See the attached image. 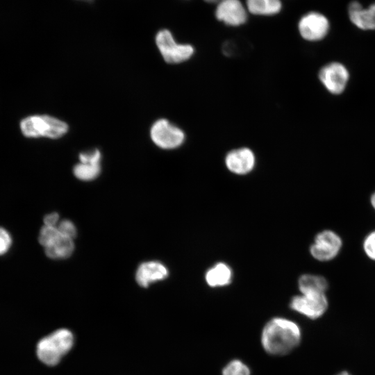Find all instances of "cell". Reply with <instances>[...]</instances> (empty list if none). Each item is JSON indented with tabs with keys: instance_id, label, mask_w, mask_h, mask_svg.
<instances>
[{
	"instance_id": "1",
	"label": "cell",
	"mask_w": 375,
	"mask_h": 375,
	"mask_svg": "<svg viewBox=\"0 0 375 375\" xmlns=\"http://www.w3.org/2000/svg\"><path fill=\"white\" fill-rule=\"evenodd\" d=\"M301 338V332L297 324L285 318L275 317L265 324L261 342L267 353L281 356L297 347Z\"/></svg>"
},
{
	"instance_id": "2",
	"label": "cell",
	"mask_w": 375,
	"mask_h": 375,
	"mask_svg": "<svg viewBox=\"0 0 375 375\" xmlns=\"http://www.w3.org/2000/svg\"><path fill=\"white\" fill-rule=\"evenodd\" d=\"M73 344L74 336L70 331L65 328L56 330L38 342V358L45 365L54 366L69 351Z\"/></svg>"
},
{
	"instance_id": "3",
	"label": "cell",
	"mask_w": 375,
	"mask_h": 375,
	"mask_svg": "<svg viewBox=\"0 0 375 375\" xmlns=\"http://www.w3.org/2000/svg\"><path fill=\"white\" fill-rule=\"evenodd\" d=\"M68 128L65 122L45 115L28 116L20 122L21 131L27 138L46 137L57 139L64 135Z\"/></svg>"
},
{
	"instance_id": "4",
	"label": "cell",
	"mask_w": 375,
	"mask_h": 375,
	"mask_svg": "<svg viewBox=\"0 0 375 375\" xmlns=\"http://www.w3.org/2000/svg\"><path fill=\"white\" fill-rule=\"evenodd\" d=\"M156 43L165 61L170 64H177L189 60L194 53L191 44H178L171 32L162 29L156 36Z\"/></svg>"
},
{
	"instance_id": "5",
	"label": "cell",
	"mask_w": 375,
	"mask_h": 375,
	"mask_svg": "<svg viewBox=\"0 0 375 375\" xmlns=\"http://www.w3.org/2000/svg\"><path fill=\"white\" fill-rule=\"evenodd\" d=\"M150 135L153 142L164 149L179 147L185 139L184 132L166 119H160L154 122Z\"/></svg>"
},
{
	"instance_id": "6",
	"label": "cell",
	"mask_w": 375,
	"mask_h": 375,
	"mask_svg": "<svg viewBox=\"0 0 375 375\" xmlns=\"http://www.w3.org/2000/svg\"><path fill=\"white\" fill-rule=\"evenodd\" d=\"M290 306L293 310L315 319L325 313L328 301L325 294H301L291 299Z\"/></svg>"
},
{
	"instance_id": "7",
	"label": "cell",
	"mask_w": 375,
	"mask_h": 375,
	"mask_svg": "<svg viewBox=\"0 0 375 375\" xmlns=\"http://www.w3.org/2000/svg\"><path fill=\"white\" fill-rule=\"evenodd\" d=\"M342 240L335 232L325 230L319 233L310 247L312 256L319 261L334 258L342 247Z\"/></svg>"
},
{
	"instance_id": "8",
	"label": "cell",
	"mask_w": 375,
	"mask_h": 375,
	"mask_svg": "<svg viewBox=\"0 0 375 375\" xmlns=\"http://www.w3.org/2000/svg\"><path fill=\"white\" fill-rule=\"evenodd\" d=\"M298 28L303 39L308 41H317L326 35L329 30V22L324 15L317 12H310L301 18Z\"/></svg>"
},
{
	"instance_id": "9",
	"label": "cell",
	"mask_w": 375,
	"mask_h": 375,
	"mask_svg": "<svg viewBox=\"0 0 375 375\" xmlns=\"http://www.w3.org/2000/svg\"><path fill=\"white\" fill-rule=\"evenodd\" d=\"M319 77L325 88L331 93L340 94L344 90L349 74L340 63L333 62L324 66L319 72Z\"/></svg>"
},
{
	"instance_id": "10",
	"label": "cell",
	"mask_w": 375,
	"mask_h": 375,
	"mask_svg": "<svg viewBox=\"0 0 375 375\" xmlns=\"http://www.w3.org/2000/svg\"><path fill=\"white\" fill-rule=\"evenodd\" d=\"M225 165L233 174L245 175L253 169L256 157L251 149L241 147L231 150L226 155Z\"/></svg>"
},
{
	"instance_id": "11",
	"label": "cell",
	"mask_w": 375,
	"mask_h": 375,
	"mask_svg": "<svg viewBox=\"0 0 375 375\" xmlns=\"http://www.w3.org/2000/svg\"><path fill=\"white\" fill-rule=\"evenodd\" d=\"M215 16L218 20L233 26L244 24L247 19V10L240 0H222L217 3Z\"/></svg>"
},
{
	"instance_id": "12",
	"label": "cell",
	"mask_w": 375,
	"mask_h": 375,
	"mask_svg": "<svg viewBox=\"0 0 375 375\" xmlns=\"http://www.w3.org/2000/svg\"><path fill=\"white\" fill-rule=\"evenodd\" d=\"M348 13L351 22L362 30H375V3L364 8L358 1L350 3Z\"/></svg>"
},
{
	"instance_id": "13",
	"label": "cell",
	"mask_w": 375,
	"mask_h": 375,
	"mask_svg": "<svg viewBox=\"0 0 375 375\" xmlns=\"http://www.w3.org/2000/svg\"><path fill=\"white\" fill-rule=\"evenodd\" d=\"M167 267L156 261L142 263L136 272V281L142 287H148L151 283L163 280L168 276Z\"/></svg>"
},
{
	"instance_id": "14",
	"label": "cell",
	"mask_w": 375,
	"mask_h": 375,
	"mask_svg": "<svg viewBox=\"0 0 375 375\" xmlns=\"http://www.w3.org/2000/svg\"><path fill=\"white\" fill-rule=\"evenodd\" d=\"M232 276L231 267L224 262H218L207 270L205 280L210 287H223L231 283Z\"/></svg>"
},
{
	"instance_id": "15",
	"label": "cell",
	"mask_w": 375,
	"mask_h": 375,
	"mask_svg": "<svg viewBox=\"0 0 375 375\" xmlns=\"http://www.w3.org/2000/svg\"><path fill=\"white\" fill-rule=\"evenodd\" d=\"M74 249L73 239L61 234L49 245L44 247L46 255L53 259L67 258L71 256Z\"/></svg>"
},
{
	"instance_id": "16",
	"label": "cell",
	"mask_w": 375,
	"mask_h": 375,
	"mask_svg": "<svg viewBox=\"0 0 375 375\" xmlns=\"http://www.w3.org/2000/svg\"><path fill=\"white\" fill-rule=\"evenodd\" d=\"M298 286L301 294H325L328 283L323 276L303 274L299 278Z\"/></svg>"
},
{
	"instance_id": "17",
	"label": "cell",
	"mask_w": 375,
	"mask_h": 375,
	"mask_svg": "<svg viewBox=\"0 0 375 375\" xmlns=\"http://www.w3.org/2000/svg\"><path fill=\"white\" fill-rule=\"evenodd\" d=\"M248 10L254 15H272L280 12L281 0H247Z\"/></svg>"
},
{
	"instance_id": "18",
	"label": "cell",
	"mask_w": 375,
	"mask_h": 375,
	"mask_svg": "<svg viewBox=\"0 0 375 375\" xmlns=\"http://www.w3.org/2000/svg\"><path fill=\"white\" fill-rule=\"evenodd\" d=\"M100 165L80 162L75 165L74 174L80 180L91 181L97 177L100 173Z\"/></svg>"
},
{
	"instance_id": "19",
	"label": "cell",
	"mask_w": 375,
	"mask_h": 375,
	"mask_svg": "<svg viewBox=\"0 0 375 375\" xmlns=\"http://www.w3.org/2000/svg\"><path fill=\"white\" fill-rule=\"evenodd\" d=\"M222 375H251L249 367L239 360L228 362L222 370Z\"/></svg>"
},
{
	"instance_id": "20",
	"label": "cell",
	"mask_w": 375,
	"mask_h": 375,
	"mask_svg": "<svg viewBox=\"0 0 375 375\" xmlns=\"http://www.w3.org/2000/svg\"><path fill=\"white\" fill-rule=\"evenodd\" d=\"M60 235V233L57 226L44 225L40 231L39 242L44 247H46L53 242Z\"/></svg>"
},
{
	"instance_id": "21",
	"label": "cell",
	"mask_w": 375,
	"mask_h": 375,
	"mask_svg": "<svg viewBox=\"0 0 375 375\" xmlns=\"http://www.w3.org/2000/svg\"><path fill=\"white\" fill-rule=\"evenodd\" d=\"M57 228L60 233L67 238L74 239L76 235V229L74 224L68 219L61 221Z\"/></svg>"
},
{
	"instance_id": "22",
	"label": "cell",
	"mask_w": 375,
	"mask_h": 375,
	"mask_svg": "<svg viewBox=\"0 0 375 375\" xmlns=\"http://www.w3.org/2000/svg\"><path fill=\"white\" fill-rule=\"evenodd\" d=\"M363 249L366 255L375 260V231L370 233L365 239Z\"/></svg>"
},
{
	"instance_id": "23",
	"label": "cell",
	"mask_w": 375,
	"mask_h": 375,
	"mask_svg": "<svg viewBox=\"0 0 375 375\" xmlns=\"http://www.w3.org/2000/svg\"><path fill=\"white\" fill-rule=\"evenodd\" d=\"M101 153L98 149H94L92 151L81 153L79 154V160L82 163L99 165Z\"/></svg>"
},
{
	"instance_id": "24",
	"label": "cell",
	"mask_w": 375,
	"mask_h": 375,
	"mask_svg": "<svg viewBox=\"0 0 375 375\" xmlns=\"http://www.w3.org/2000/svg\"><path fill=\"white\" fill-rule=\"evenodd\" d=\"M12 238L9 233L0 227V256L7 253L11 246Z\"/></svg>"
},
{
	"instance_id": "25",
	"label": "cell",
	"mask_w": 375,
	"mask_h": 375,
	"mask_svg": "<svg viewBox=\"0 0 375 375\" xmlns=\"http://www.w3.org/2000/svg\"><path fill=\"white\" fill-rule=\"evenodd\" d=\"M58 220H59L58 214L56 212H52V213L47 215L44 217V224L46 226H57V225L58 224Z\"/></svg>"
},
{
	"instance_id": "26",
	"label": "cell",
	"mask_w": 375,
	"mask_h": 375,
	"mask_svg": "<svg viewBox=\"0 0 375 375\" xmlns=\"http://www.w3.org/2000/svg\"><path fill=\"white\" fill-rule=\"evenodd\" d=\"M371 204L373 208L375 209V192L372 194L371 197Z\"/></svg>"
},
{
	"instance_id": "27",
	"label": "cell",
	"mask_w": 375,
	"mask_h": 375,
	"mask_svg": "<svg viewBox=\"0 0 375 375\" xmlns=\"http://www.w3.org/2000/svg\"><path fill=\"white\" fill-rule=\"evenodd\" d=\"M337 375H351L348 372L344 371L341 372L340 373L338 374Z\"/></svg>"
},
{
	"instance_id": "28",
	"label": "cell",
	"mask_w": 375,
	"mask_h": 375,
	"mask_svg": "<svg viewBox=\"0 0 375 375\" xmlns=\"http://www.w3.org/2000/svg\"><path fill=\"white\" fill-rule=\"evenodd\" d=\"M205 1L208 3H219L222 0H205Z\"/></svg>"
}]
</instances>
